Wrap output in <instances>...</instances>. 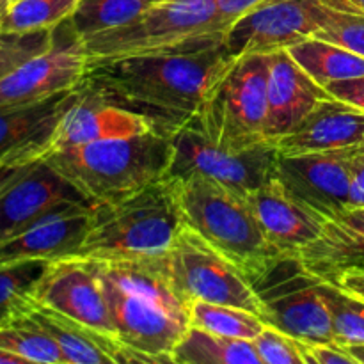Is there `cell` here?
I'll return each mask as SVG.
<instances>
[{
	"label": "cell",
	"mask_w": 364,
	"mask_h": 364,
	"mask_svg": "<svg viewBox=\"0 0 364 364\" xmlns=\"http://www.w3.org/2000/svg\"><path fill=\"white\" fill-rule=\"evenodd\" d=\"M237 57L224 46L192 53H156L89 60L84 85L107 102L144 116L173 134L191 123L206 95Z\"/></svg>",
	"instance_id": "cell-1"
},
{
	"label": "cell",
	"mask_w": 364,
	"mask_h": 364,
	"mask_svg": "<svg viewBox=\"0 0 364 364\" xmlns=\"http://www.w3.org/2000/svg\"><path fill=\"white\" fill-rule=\"evenodd\" d=\"M45 160L92 206H98L121 201L167 178L173 144L169 134L153 128L132 137L59 149Z\"/></svg>",
	"instance_id": "cell-2"
},
{
	"label": "cell",
	"mask_w": 364,
	"mask_h": 364,
	"mask_svg": "<svg viewBox=\"0 0 364 364\" xmlns=\"http://www.w3.org/2000/svg\"><path fill=\"white\" fill-rule=\"evenodd\" d=\"M185 228L171 178L128 198L92 208L91 226L77 258L114 262L164 256Z\"/></svg>",
	"instance_id": "cell-3"
},
{
	"label": "cell",
	"mask_w": 364,
	"mask_h": 364,
	"mask_svg": "<svg viewBox=\"0 0 364 364\" xmlns=\"http://www.w3.org/2000/svg\"><path fill=\"white\" fill-rule=\"evenodd\" d=\"M226 31L217 0H160L130 23L82 43L89 60L192 53L223 46Z\"/></svg>",
	"instance_id": "cell-4"
},
{
	"label": "cell",
	"mask_w": 364,
	"mask_h": 364,
	"mask_svg": "<svg viewBox=\"0 0 364 364\" xmlns=\"http://www.w3.org/2000/svg\"><path fill=\"white\" fill-rule=\"evenodd\" d=\"M171 180L176 188L185 226L245 274L255 272L270 258L281 255L267 240L247 194L201 174Z\"/></svg>",
	"instance_id": "cell-5"
},
{
	"label": "cell",
	"mask_w": 364,
	"mask_h": 364,
	"mask_svg": "<svg viewBox=\"0 0 364 364\" xmlns=\"http://www.w3.org/2000/svg\"><path fill=\"white\" fill-rule=\"evenodd\" d=\"M270 53L235 59L213 84L192 123L213 142L230 151H244L269 142Z\"/></svg>",
	"instance_id": "cell-6"
},
{
	"label": "cell",
	"mask_w": 364,
	"mask_h": 364,
	"mask_svg": "<svg viewBox=\"0 0 364 364\" xmlns=\"http://www.w3.org/2000/svg\"><path fill=\"white\" fill-rule=\"evenodd\" d=\"M245 276L258 295L265 323L308 345L334 341L323 279L306 267L301 256L277 255Z\"/></svg>",
	"instance_id": "cell-7"
},
{
	"label": "cell",
	"mask_w": 364,
	"mask_h": 364,
	"mask_svg": "<svg viewBox=\"0 0 364 364\" xmlns=\"http://www.w3.org/2000/svg\"><path fill=\"white\" fill-rule=\"evenodd\" d=\"M169 137L173 160L167 178L201 174L242 194H251L276 176L279 151L272 142H263L244 151H230L213 144L192 121L169 134Z\"/></svg>",
	"instance_id": "cell-8"
},
{
	"label": "cell",
	"mask_w": 364,
	"mask_h": 364,
	"mask_svg": "<svg viewBox=\"0 0 364 364\" xmlns=\"http://www.w3.org/2000/svg\"><path fill=\"white\" fill-rule=\"evenodd\" d=\"M167 259L174 281L191 302L235 306L263 315L258 295L244 270L188 226L178 235Z\"/></svg>",
	"instance_id": "cell-9"
},
{
	"label": "cell",
	"mask_w": 364,
	"mask_h": 364,
	"mask_svg": "<svg viewBox=\"0 0 364 364\" xmlns=\"http://www.w3.org/2000/svg\"><path fill=\"white\" fill-rule=\"evenodd\" d=\"M323 14L322 0H265L228 27L223 46L233 57L288 50L315 36Z\"/></svg>",
	"instance_id": "cell-10"
},
{
	"label": "cell",
	"mask_w": 364,
	"mask_h": 364,
	"mask_svg": "<svg viewBox=\"0 0 364 364\" xmlns=\"http://www.w3.org/2000/svg\"><path fill=\"white\" fill-rule=\"evenodd\" d=\"M84 43L63 21L55 27L52 46L25 60L0 80V107L41 102L59 92L80 87L87 70Z\"/></svg>",
	"instance_id": "cell-11"
},
{
	"label": "cell",
	"mask_w": 364,
	"mask_h": 364,
	"mask_svg": "<svg viewBox=\"0 0 364 364\" xmlns=\"http://www.w3.org/2000/svg\"><path fill=\"white\" fill-rule=\"evenodd\" d=\"M98 276L117 340L130 350L151 355L156 363H173L174 348L191 326L156 302L123 290L100 272Z\"/></svg>",
	"instance_id": "cell-12"
},
{
	"label": "cell",
	"mask_w": 364,
	"mask_h": 364,
	"mask_svg": "<svg viewBox=\"0 0 364 364\" xmlns=\"http://www.w3.org/2000/svg\"><path fill=\"white\" fill-rule=\"evenodd\" d=\"M355 148L297 155L279 153L276 178L291 194L327 220L350 208V159Z\"/></svg>",
	"instance_id": "cell-13"
},
{
	"label": "cell",
	"mask_w": 364,
	"mask_h": 364,
	"mask_svg": "<svg viewBox=\"0 0 364 364\" xmlns=\"http://www.w3.org/2000/svg\"><path fill=\"white\" fill-rule=\"evenodd\" d=\"M78 205L91 203L45 159L38 160L0 196V244L50 213Z\"/></svg>",
	"instance_id": "cell-14"
},
{
	"label": "cell",
	"mask_w": 364,
	"mask_h": 364,
	"mask_svg": "<svg viewBox=\"0 0 364 364\" xmlns=\"http://www.w3.org/2000/svg\"><path fill=\"white\" fill-rule=\"evenodd\" d=\"M36 302L116 338L102 281L91 259L50 262L34 291Z\"/></svg>",
	"instance_id": "cell-15"
},
{
	"label": "cell",
	"mask_w": 364,
	"mask_h": 364,
	"mask_svg": "<svg viewBox=\"0 0 364 364\" xmlns=\"http://www.w3.org/2000/svg\"><path fill=\"white\" fill-rule=\"evenodd\" d=\"M267 240L281 255H301L322 235L326 219L276 176L247 194Z\"/></svg>",
	"instance_id": "cell-16"
},
{
	"label": "cell",
	"mask_w": 364,
	"mask_h": 364,
	"mask_svg": "<svg viewBox=\"0 0 364 364\" xmlns=\"http://www.w3.org/2000/svg\"><path fill=\"white\" fill-rule=\"evenodd\" d=\"M82 85L23 105L0 107V162L45 159L64 114L78 102Z\"/></svg>",
	"instance_id": "cell-17"
},
{
	"label": "cell",
	"mask_w": 364,
	"mask_h": 364,
	"mask_svg": "<svg viewBox=\"0 0 364 364\" xmlns=\"http://www.w3.org/2000/svg\"><path fill=\"white\" fill-rule=\"evenodd\" d=\"M91 205H78L50 213L28 230L0 244V267L28 259L57 262L77 258L91 226Z\"/></svg>",
	"instance_id": "cell-18"
},
{
	"label": "cell",
	"mask_w": 364,
	"mask_h": 364,
	"mask_svg": "<svg viewBox=\"0 0 364 364\" xmlns=\"http://www.w3.org/2000/svg\"><path fill=\"white\" fill-rule=\"evenodd\" d=\"M149 130H153V124L144 116L114 105L82 85L80 98L60 119L48 153L89 142L132 137Z\"/></svg>",
	"instance_id": "cell-19"
},
{
	"label": "cell",
	"mask_w": 364,
	"mask_h": 364,
	"mask_svg": "<svg viewBox=\"0 0 364 364\" xmlns=\"http://www.w3.org/2000/svg\"><path fill=\"white\" fill-rule=\"evenodd\" d=\"M326 87L316 84L288 53V50L270 53L269 112L267 139L276 144L290 134L320 100L327 98Z\"/></svg>",
	"instance_id": "cell-20"
},
{
	"label": "cell",
	"mask_w": 364,
	"mask_h": 364,
	"mask_svg": "<svg viewBox=\"0 0 364 364\" xmlns=\"http://www.w3.org/2000/svg\"><path fill=\"white\" fill-rule=\"evenodd\" d=\"M364 144V112L327 96L284 137L276 142L281 155L334 151Z\"/></svg>",
	"instance_id": "cell-21"
},
{
	"label": "cell",
	"mask_w": 364,
	"mask_h": 364,
	"mask_svg": "<svg viewBox=\"0 0 364 364\" xmlns=\"http://www.w3.org/2000/svg\"><path fill=\"white\" fill-rule=\"evenodd\" d=\"M91 262L102 276L109 277L119 288L156 302L174 318L191 326L192 302L185 297L174 281L167 255L153 258Z\"/></svg>",
	"instance_id": "cell-22"
},
{
	"label": "cell",
	"mask_w": 364,
	"mask_h": 364,
	"mask_svg": "<svg viewBox=\"0 0 364 364\" xmlns=\"http://www.w3.org/2000/svg\"><path fill=\"white\" fill-rule=\"evenodd\" d=\"M299 256L313 274L331 283L347 269L363 265L364 206L348 208L327 219L318 240Z\"/></svg>",
	"instance_id": "cell-23"
},
{
	"label": "cell",
	"mask_w": 364,
	"mask_h": 364,
	"mask_svg": "<svg viewBox=\"0 0 364 364\" xmlns=\"http://www.w3.org/2000/svg\"><path fill=\"white\" fill-rule=\"evenodd\" d=\"M60 347L66 364H123L124 345L55 309L34 302L27 313Z\"/></svg>",
	"instance_id": "cell-24"
},
{
	"label": "cell",
	"mask_w": 364,
	"mask_h": 364,
	"mask_svg": "<svg viewBox=\"0 0 364 364\" xmlns=\"http://www.w3.org/2000/svg\"><path fill=\"white\" fill-rule=\"evenodd\" d=\"M288 53L322 87L364 75V57L315 36L291 45Z\"/></svg>",
	"instance_id": "cell-25"
},
{
	"label": "cell",
	"mask_w": 364,
	"mask_h": 364,
	"mask_svg": "<svg viewBox=\"0 0 364 364\" xmlns=\"http://www.w3.org/2000/svg\"><path fill=\"white\" fill-rule=\"evenodd\" d=\"M173 364H259V358L252 341L191 326L174 348Z\"/></svg>",
	"instance_id": "cell-26"
},
{
	"label": "cell",
	"mask_w": 364,
	"mask_h": 364,
	"mask_svg": "<svg viewBox=\"0 0 364 364\" xmlns=\"http://www.w3.org/2000/svg\"><path fill=\"white\" fill-rule=\"evenodd\" d=\"M48 265L46 259H28L0 267V327L31 311L36 287Z\"/></svg>",
	"instance_id": "cell-27"
},
{
	"label": "cell",
	"mask_w": 364,
	"mask_h": 364,
	"mask_svg": "<svg viewBox=\"0 0 364 364\" xmlns=\"http://www.w3.org/2000/svg\"><path fill=\"white\" fill-rule=\"evenodd\" d=\"M151 4L149 0H80L68 23L78 39H87L98 32L123 27L141 16Z\"/></svg>",
	"instance_id": "cell-28"
},
{
	"label": "cell",
	"mask_w": 364,
	"mask_h": 364,
	"mask_svg": "<svg viewBox=\"0 0 364 364\" xmlns=\"http://www.w3.org/2000/svg\"><path fill=\"white\" fill-rule=\"evenodd\" d=\"M0 348L27 364H66L57 341L28 315L0 327Z\"/></svg>",
	"instance_id": "cell-29"
},
{
	"label": "cell",
	"mask_w": 364,
	"mask_h": 364,
	"mask_svg": "<svg viewBox=\"0 0 364 364\" xmlns=\"http://www.w3.org/2000/svg\"><path fill=\"white\" fill-rule=\"evenodd\" d=\"M191 326L219 336L252 341L267 323L262 316L235 306L194 301L191 308Z\"/></svg>",
	"instance_id": "cell-30"
},
{
	"label": "cell",
	"mask_w": 364,
	"mask_h": 364,
	"mask_svg": "<svg viewBox=\"0 0 364 364\" xmlns=\"http://www.w3.org/2000/svg\"><path fill=\"white\" fill-rule=\"evenodd\" d=\"M80 0H16L0 16L2 31L55 28L70 20Z\"/></svg>",
	"instance_id": "cell-31"
},
{
	"label": "cell",
	"mask_w": 364,
	"mask_h": 364,
	"mask_svg": "<svg viewBox=\"0 0 364 364\" xmlns=\"http://www.w3.org/2000/svg\"><path fill=\"white\" fill-rule=\"evenodd\" d=\"M322 294L331 311L334 341L343 347L364 345V299L331 281H323Z\"/></svg>",
	"instance_id": "cell-32"
},
{
	"label": "cell",
	"mask_w": 364,
	"mask_h": 364,
	"mask_svg": "<svg viewBox=\"0 0 364 364\" xmlns=\"http://www.w3.org/2000/svg\"><path fill=\"white\" fill-rule=\"evenodd\" d=\"M55 28L39 31H2L0 28V80L16 70L25 60L52 46Z\"/></svg>",
	"instance_id": "cell-33"
},
{
	"label": "cell",
	"mask_w": 364,
	"mask_h": 364,
	"mask_svg": "<svg viewBox=\"0 0 364 364\" xmlns=\"http://www.w3.org/2000/svg\"><path fill=\"white\" fill-rule=\"evenodd\" d=\"M315 38L326 39L364 57V14L343 13L326 7L322 25L315 32Z\"/></svg>",
	"instance_id": "cell-34"
},
{
	"label": "cell",
	"mask_w": 364,
	"mask_h": 364,
	"mask_svg": "<svg viewBox=\"0 0 364 364\" xmlns=\"http://www.w3.org/2000/svg\"><path fill=\"white\" fill-rule=\"evenodd\" d=\"M259 364H306L304 341L267 323L252 340Z\"/></svg>",
	"instance_id": "cell-35"
},
{
	"label": "cell",
	"mask_w": 364,
	"mask_h": 364,
	"mask_svg": "<svg viewBox=\"0 0 364 364\" xmlns=\"http://www.w3.org/2000/svg\"><path fill=\"white\" fill-rule=\"evenodd\" d=\"M306 364H358L347 347L329 341V343L306 345Z\"/></svg>",
	"instance_id": "cell-36"
},
{
	"label": "cell",
	"mask_w": 364,
	"mask_h": 364,
	"mask_svg": "<svg viewBox=\"0 0 364 364\" xmlns=\"http://www.w3.org/2000/svg\"><path fill=\"white\" fill-rule=\"evenodd\" d=\"M326 91L333 98L348 103L364 112V75L363 77L348 78V80L331 82L326 85Z\"/></svg>",
	"instance_id": "cell-37"
},
{
	"label": "cell",
	"mask_w": 364,
	"mask_h": 364,
	"mask_svg": "<svg viewBox=\"0 0 364 364\" xmlns=\"http://www.w3.org/2000/svg\"><path fill=\"white\" fill-rule=\"evenodd\" d=\"M348 206L363 208L364 206V144L358 146L350 159V192Z\"/></svg>",
	"instance_id": "cell-38"
},
{
	"label": "cell",
	"mask_w": 364,
	"mask_h": 364,
	"mask_svg": "<svg viewBox=\"0 0 364 364\" xmlns=\"http://www.w3.org/2000/svg\"><path fill=\"white\" fill-rule=\"evenodd\" d=\"M262 2H265V0H217V9H219V14L224 23L230 27L238 18L244 16L245 13L255 9Z\"/></svg>",
	"instance_id": "cell-39"
},
{
	"label": "cell",
	"mask_w": 364,
	"mask_h": 364,
	"mask_svg": "<svg viewBox=\"0 0 364 364\" xmlns=\"http://www.w3.org/2000/svg\"><path fill=\"white\" fill-rule=\"evenodd\" d=\"M36 162H38V160H36ZM32 164L34 162L23 159L2 160V162H0V196H2V192L6 191L14 180H18V178L23 174Z\"/></svg>",
	"instance_id": "cell-40"
},
{
	"label": "cell",
	"mask_w": 364,
	"mask_h": 364,
	"mask_svg": "<svg viewBox=\"0 0 364 364\" xmlns=\"http://www.w3.org/2000/svg\"><path fill=\"white\" fill-rule=\"evenodd\" d=\"M334 283H336L338 287L355 294L358 297L364 299V263L363 265L352 267V269H347L345 272H341Z\"/></svg>",
	"instance_id": "cell-41"
},
{
	"label": "cell",
	"mask_w": 364,
	"mask_h": 364,
	"mask_svg": "<svg viewBox=\"0 0 364 364\" xmlns=\"http://www.w3.org/2000/svg\"><path fill=\"white\" fill-rule=\"evenodd\" d=\"M322 4L334 11L364 14V0H322Z\"/></svg>",
	"instance_id": "cell-42"
},
{
	"label": "cell",
	"mask_w": 364,
	"mask_h": 364,
	"mask_svg": "<svg viewBox=\"0 0 364 364\" xmlns=\"http://www.w3.org/2000/svg\"><path fill=\"white\" fill-rule=\"evenodd\" d=\"M0 364H27L21 358L0 348Z\"/></svg>",
	"instance_id": "cell-43"
},
{
	"label": "cell",
	"mask_w": 364,
	"mask_h": 364,
	"mask_svg": "<svg viewBox=\"0 0 364 364\" xmlns=\"http://www.w3.org/2000/svg\"><path fill=\"white\" fill-rule=\"evenodd\" d=\"M347 350L350 352L355 363L364 364V345H350V347H347Z\"/></svg>",
	"instance_id": "cell-44"
},
{
	"label": "cell",
	"mask_w": 364,
	"mask_h": 364,
	"mask_svg": "<svg viewBox=\"0 0 364 364\" xmlns=\"http://www.w3.org/2000/svg\"><path fill=\"white\" fill-rule=\"evenodd\" d=\"M7 7H9V0H0V16L6 13Z\"/></svg>",
	"instance_id": "cell-45"
},
{
	"label": "cell",
	"mask_w": 364,
	"mask_h": 364,
	"mask_svg": "<svg viewBox=\"0 0 364 364\" xmlns=\"http://www.w3.org/2000/svg\"><path fill=\"white\" fill-rule=\"evenodd\" d=\"M13 2H16V0H9V6H11V4H13Z\"/></svg>",
	"instance_id": "cell-46"
},
{
	"label": "cell",
	"mask_w": 364,
	"mask_h": 364,
	"mask_svg": "<svg viewBox=\"0 0 364 364\" xmlns=\"http://www.w3.org/2000/svg\"><path fill=\"white\" fill-rule=\"evenodd\" d=\"M149 2H160V0H149Z\"/></svg>",
	"instance_id": "cell-47"
}]
</instances>
